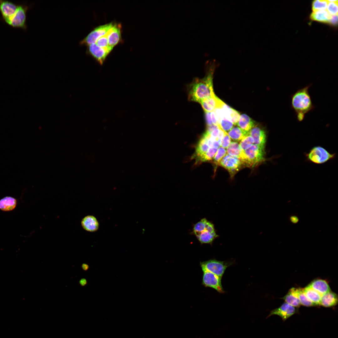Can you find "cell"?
<instances>
[{
    "instance_id": "19",
    "label": "cell",
    "mask_w": 338,
    "mask_h": 338,
    "mask_svg": "<svg viewBox=\"0 0 338 338\" xmlns=\"http://www.w3.org/2000/svg\"><path fill=\"white\" fill-rule=\"evenodd\" d=\"M237 125L243 131L248 133L250 130L255 125V121L247 115L242 114L240 115Z\"/></svg>"
},
{
    "instance_id": "25",
    "label": "cell",
    "mask_w": 338,
    "mask_h": 338,
    "mask_svg": "<svg viewBox=\"0 0 338 338\" xmlns=\"http://www.w3.org/2000/svg\"><path fill=\"white\" fill-rule=\"evenodd\" d=\"M16 200L11 197H6L0 200V209L4 211L13 210L17 205Z\"/></svg>"
},
{
    "instance_id": "10",
    "label": "cell",
    "mask_w": 338,
    "mask_h": 338,
    "mask_svg": "<svg viewBox=\"0 0 338 338\" xmlns=\"http://www.w3.org/2000/svg\"><path fill=\"white\" fill-rule=\"evenodd\" d=\"M220 165L227 169L231 177H233L242 166L241 161L238 158L226 154L219 162Z\"/></svg>"
},
{
    "instance_id": "32",
    "label": "cell",
    "mask_w": 338,
    "mask_h": 338,
    "mask_svg": "<svg viewBox=\"0 0 338 338\" xmlns=\"http://www.w3.org/2000/svg\"><path fill=\"white\" fill-rule=\"evenodd\" d=\"M218 149L214 148H210L199 161L203 162L211 160L213 158Z\"/></svg>"
},
{
    "instance_id": "39",
    "label": "cell",
    "mask_w": 338,
    "mask_h": 338,
    "mask_svg": "<svg viewBox=\"0 0 338 338\" xmlns=\"http://www.w3.org/2000/svg\"><path fill=\"white\" fill-rule=\"evenodd\" d=\"M337 21L338 14L332 15V17L329 23L333 25H335L337 24Z\"/></svg>"
},
{
    "instance_id": "18",
    "label": "cell",
    "mask_w": 338,
    "mask_h": 338,
    "mask_svg": "<svg viewBox=\"0 0 338 338\" xmlns=\"http://www.w3.org/2000/svg\"><path fill=\"white\" fill-rule=\"evenodd\" d=\"M337 303V295L330 291L321 296L320 305L330 307L336 305Z\"/></svg>"
},
{
    "instance_id": "5",
    "label": "cell",
    "mask_w": 338,
    "mask_h": 338,
    "mask_svg": "<svg viewBox=\"0 0 338 338\" xmlns=\"http://www.w3.org/2000/svg\"><path fill=\"white\" fill-rule=\"evenodd\" d=\"M29 7L24 4H19L13 16L6 23L13 28L26 30L27 13Z\"/></svg>"
},
{
    "instance_id": "4",
    "label": "cell",
    "mask_w": 338,
    "mask_h": 338,
    "mask_svg": "<svg viewBox=\"0 0 338 338\" xmlns=\"http://www.w3.org/2000/svg\"><path fill=\"white\" fill-rule=\"evenodd\" d=\"M234 263L233 260L221 261L212 259L201 262L200 265L202 270L208 271L222 279L226 269Z\"/></svg>"
},
{
    "instance_id": "11",
    "label": "cell",
    "mask_w": 338,
    "mask_h": 338,
    "mask_svg": "<svg viewBox=\"0 0 338 338\" xmlns=\"http://www.w3.org/2000/svg\"><path fill=\"white\" fill-rule=\"evenodd\" d=\"M298 308L285 302L279 307L271 311L266 318L273 315H277L279 316L283 321H285L293 315L298 313Z\"/></svg>"
},
{
    "instance_id": "13",
    "label": "cell",
    "mask_w": 338,
    "mask_h": 338,
    "mask_svg": "<svg viewBox=\"0 0 338 338\" xmlns=\"http://www.w3.org/2000/svg\"><path fill=\"white\" fill-rule=\"evenodd\" d=\"M248 135L253 138L254 144L265 148L266 135L262 128L255 125L249 131Z\"/></svg>"
},
{
    "instance_id": "26",
    "label": "cell",
    "mask_w": 338,
    "mask_h": 338,
    "mask_svg": "<svg viewBox=\"0 0 338 338\" xmlns=\"http://www.w3.org/2000/svg\"><path fill=\"white\" fill-rule=\"evenodd\" d=\"M227 133L231 139L237 142L241 141L248 135V133L244 132L238 126H233Z\"/></svg>"
},
{
    "instance_id": "31",
    "label": "cell",
    "mask_w": 338,
    "mask_h": 338,
    "mask_svg": "<svg viewBox=\"0 0 338 338\" xmlns=\"http://www.w3.org/2000/svg\"><path fill=\"white\" fill-rule=\"evenodd\" d=\"M326 8L327 11L331 15L338 14V0H329Z\"/></svg>"
},
{
    "instance_id": "20",
    "label": "cell",
    "mask_w": 338,
    "mask_h": 338,
    "mask_svg": "<svg viewBox=\"0 0 338 338\" xmlns=\"http://www.w3.org/2000/svg\"><path fill=\"white\" fill-rule=\"evenodd\" d=\"M197 239L202 244L212 243L213 240L218 235L216 232H212L206 229L202 232L195 235Z\"/></svg>"
},
{
    "instance_id": "22",
    "label": "cell",
    "mask_w": 338,
    "mask_h": 338,
    "mask_svg": "<svg viewBox=\"0 0 338 338\" xmlns=\"http://www.w3.org/2000/svg\"><path fill=\"white\" fill-rule=\"evenodd\" d=\"M289 290L297 297L301 305L307 307L315 306L306 296L303 291V289L292 288Z\"/></svg>"
},
{
    "instance_id": "21",
    "label": "cell",
    "mask_w": 338,
    "mask_h": 338,
    "mask_svg": "<svg viewBox=\"0 0 338 338\" xmlns=\"http://www.w3.org/2000/svg\"><path fill=\"white\" fill-rule=\"evenodd\" d=\"M227 154L239 159L241 161L244 157V151L240 148L239 144L237 142L232 141L226 148Z\"/></svg>"
},
{
    "instance_id": "23",
    "label": "cell",
    "mask_w": 338,
    "mask_h": 338,
    "mask_svg": "<svg viewBox=\"0 0 338 338\" xmlns=\"http://www.w3.org/2000/svg\"><path fill=\"white\" fill-rule=\"evenodd\" d=\"M332 17L326 10L313 11L310 14L311 19L319 22L329 23Z\"/></svg>"
},
{
    "instance_id": "30",
    "label": "cell",
    "mask_w": 338,
    "mask_h": 338,
    "mask_svg": "<svg viewBox=\"0 0 338 338\" xmlns=\"http://www.w3.org/2000/svg\"><path fill=\"white\" fill-rule=\"evenodd\" d=\"M254 143L253 138L248 135L240 141L239 145L241 149L244 151L253 145Z\"/></svg>"
},
{
    "instance_id": "27",
    "label": "cell",
    "mask_w": 338,
    "mask_h": 338,
    "mask_svg": "<svg viewBox=\"0 0 338 338\" xmlns=\"http://www.w3.org/2000/svg\"><path fill=\"white\" fill-rule=\"evenodd\" d=\"M281 299H283L285 302L297 308H299L301 305L297 297L293 294L289 290L287 294Z\"/></svg>"
},
{
    "instance_id": "41",
    "label": "cell",
    "mask_w": 338,
    "mask_h": 338,
    "mask_svg": "<svg viewBox=\"0 0 338 338\" xmlns=\"http://www.w3.org/2000/svg\"><path fill=\"white\" fill-rule=\"evenodd\" d=\"M81 267L82 269L84 271L87 270L89 268V265L86 263L83 264L81 265Z\"/></svg>"
},
{
    "instance_id": "29",
    "label": "cell",
    "mask_w": 338,
    "mask_h": 338,
    "mask_svg": "<svg viewBox=\"0 0 338 338\" xmlns=\"http://www.w3.org/2000/svg\"><path fill=\"white\" fill-rule=\"evenodd\" d=\"M207 221L208 220L206 218H203L194 225L193 233L195 235L202 232L206 229Z\"/></svg>"
},
{
    "instance_id": "3",
    "label": "cell",
    "mask_w": 338,
    "mask_h": 338,
    "mask_svg": "<svg viewBox=\"0 0 338 338\" xmlns=\"http://www.w3.org/2000/svg\"><path fill=\"white\" fill-rule=\"evenodd\" d=\"M264 148L253 144L244 151V158L242 162L243 166L253 167L265 160Z\"/></svg>"
},
{
    "instance_id": "36",
    "label": "cell",
    "mask_w": 338,
    "mask_h": 338,
    "mask_svg": "<svg viewBox=\"0 0 338 338\" xmlns=\"http://www.w3.org/2000/svg\"><path fill=\"white\" fill-rule=\"evenodd\" d=\"M239 113L236 110L232 109L230 116V121L234 125H237L240 117Z\"/></svg>"
},
{
    "instance_id": "17",
    "label": "cell",
    "mask_w": 338,
    "mask_h": 338,
    "mask_svg": "<svg viewBox=\"0 0 338 338\" xmlns=\"http://www.w3.org/2000/svg\"><path fill=\"white\" fill-rule=\"evenodd\" d=\"M308 286L321 295L331 291L327 282L320 279L313 280Z\"/></svg>"
},
{
    "instance_id": "14",
    "label": "cell",
    "mask_w": 338,
    "mask_h": 338,
    "mask_svg": "<svg viewBox=\"0 0 338 338\" xmlns=\"http://www.w3.org/2000/svg\"><path fill=\"white\" fill-rule=\"evenodd\" d=\"M121 26L120 24L114 23L110 29L108 36V44L109 47L113 48L121 40Z\"/></svg>"
},
{
    "instance_id": "7",
    "label": "cell",
    "mask_w": 338,
    "mask_h": 338,
    "mask_svg": "<svg viewBox=\"0 0 338 338\" xmlns=\"http://www.w3.org/2000/svg\"><path fill=\"white\" fill-rule=\"evenodd\" d=\"M114 24V23L111 22L96 27L80 41V45L87 46L95 43L97 40L105 35Z\"/></svg>"
},
{
    "instance_id": "34",
    "label": "cell",
    "mask_w": 338,
    "mask_h": 338,
    "mask_svg": "<svg viewBox=\"0 0 338 338\" xmlns=\"http://www.w3.org/2000/svg\"><path fill=\"white\" fill-rule=\"evenodd\" d=\"M234 125L231 121L225 118L221 119L219 122L220 127L227 133L233 127Z\"/></svg>"
},
{
    "instance_id": "16",
    "label": "cell",
    "mask_w": 338,
    "mask_h": 338,
    "mask_svg": "<svg viewBox=\"0 0 338 338\" xmlns=\"http://www.w3.org/2000/svg\"><path fill=\"white\" fill-rule=\"evenodd\" d=\"M81 224L85 230L90 232L96 231L99 228L98 221L92 215H88L83 218L81 221Z\"/></svg>"
},
{
    "instance_id": "28",
    "label": "cell",
    "mask_w": 338,
    "mask_h": 338,
    "mask_svg": "<svg viewBox=\"0 0 338 338\" xmlns=\"http://www.w3.org/2000/svg\"><path fill=\"white\" fill-rule=\"evenodd\" d=\"M328 3V0H314L312 3V10L313 11L325 10L326 9Z\"/></svg>"
},
{
    "instance_id": "37",
    "label": "cell",
    "mask_w": 338,
    "mask_h": 338,
    "mask_svg": "<svg viewBox=\"0 0 338 338\" xmlns=\"http://www.w3.org/2000/svg\"><path fill=\"white\" fill-rule=\"evenodd\" d=\"M231 142V138L227 133L225 132L224 135L221 141V146L225 149L227 148Z\"/></svg>"
},
{
    "instance_id": "24",
    "label": "cell",
    "mask_w": 338,
    "mask_h": 338,
    "mask_svg": "<svg viewBox=\"0 0 338 338\" xmlns=\"http://www.w3.org/2000/svg\"><path fill=\"white\" fill-rule=\"evenodd\" d=\"M303 291L307 298L315 306L320 305L321 295L308 286L303 289Z\"/></svg>"
},
{
    "instance_id": "38",
    "label": "cell",
    "mask_w": 338,
    "mask_h": 338,
    "mask_svg": "<svg viewBox=\"0 0 338 338\" xmlns=\"http://www.w3.org/2000/svg\"><path fill=\"white\" fill-rule=\"evenodd\" d=\"M205 118L207 126L213 125L211 116V112H205Z\"/></svg>"
},
{
    "instance_id": "12",
    "label": "cell",
    "mask_w": 338,
    "mask_h": 338,
    "mask_svg": "<svg viewBox=\"0 0 338 338\" xmlns=\"http://www.w3.org/2000/svg\"><path fill=\"white\" fill-rule=\"evenodd\" d=\"M19 4L10 1L0 0V13L5 23L14 14Z\"/></svg>"
},
{
    "instance_id": "6",
    "label": "cell",
    "mask_w": 338,
    "mask_h": 338,
    "mask_svg": "<svg viewBox=\"0 0 338 338\" xmlns=\"http://www.w3.org/2000/svg\"><path fill=\"white\" fill-rule=\"evenodd\" d=\"M308 160L317 164H321L333 158L334 154H331L320 146L313 147L306 155Z\"/></svg>"
},
{
    "instance_id": "35",
    "label": "cell",
    "mask_w": 338,
    "mask_h": 338,
    "mask_svg": "<svg viewBox=\"0 0 338 338\" xmlns=\"http://www.w3.org/2000/svg\"><path fill=\"white\" fill-rule=\"evenodd\" d=\"M110 29L105 35L99 38L96 41L95 44L99 46L102 48H106L109 47L108 36Z\"/></svg>"
},
{
    "instance_id": "8",
    "label": "cell",
    "mask_w": 338,
    "mask_h": 338,
    "mask_svg": "<svg viewBox=\"0 0 338 338\" xmlns=\"http://www.w3.org/2000/svg\"><path fill=\"white\" fill-rule=\"evenodd\" d=\"M202 271L203 274L202 283L203 285L213 288L220 293L225 292L222 284L221 278L208 271Z\"/></svg>"
},
{
    "instance_id": "40",
    "label": "cell",
    "mask_w": 338,
    "mask_h": 338,
    "mask_svg": "<svg viewBox=\"0 0 338 338\" xmlns=\"http://www.w3.org/2000/svg\"><path fill=\"white\" fill-rule=\"evenodd\" d=\"M80 285L82 286H84L87 284L86 279L84 278H82L79 282Z\"/></svg>"
},
{
    "instance_id": "33",
    "label": "cell",
    "mask_w": 338,
    "mask_h": 338,
    "mask_svg": "<svg viewBox=\"0 0 338 338\" xmlns=\"http://www.w3.org/2000/svg\"><path fill=\"white\" fill-rule=\"evenodd\" d=\"M226 150L225 148L219 147L213 157V162L216 165H218L219 162L223 158L226 154Z\"/></svg>"
},
{
    "instance_id": "15",
    "label": "cell",
    "mask_w": 338,
    "mask_h": 338,
    "mask_svg": "<svg viewBox=\"0 0 338 338\" xmlns=\"http://www.w3.org/2000/svg\"><path fill=\"white\" fill-rule=\"evenodd\" d=\"M222 101L214 94L205 99L200 103L205 112H211L213 111L221 105Z\"/></svg>"
},
{
    "instance_id": "2",
    "label": "cell",
    "mask_w": 338,
    "mask_h": 338,
    "mask_svg": "<svg viewBox=\"0 0 338 338\" xmlns=\"http://www.w3.org/2000/svg\"><path fill=\"white\" fill-rule=\"evenodd\" d=\"M312 84L298 89L291 96V107L294 111L297 120H303L306 115L315 108L309 89Z\"/></svg>"
},
{
    "instance_id": "9",
    "label": "cell",
    "mask_w": 338,
    "mask_h": 338,
    "mask_svg": "<svg viewBox=\"0 0 338 338\" xmlns=\"http://www.w3.org/2000/svg\"><path fill=\"white\" fill-rule=\"evenodd\" d=\"M87 53L92 56L100 65H102L106 57L113 48L109 46L102 48L96 44H92L86 46Z\"/></svg>"
},
{
    "instance_id": "1",
    "label": "cell",
    "mask_w": 338,
    "mask_h": 338,
    "mask_svg": "<svg viewBox=\"0 0 338 338\" xmlns=\"http://www.w3.org/2000/svg\"><path fill=\"white\" fill-rule=\"evenodd\" d=\"M207 66L206 75L202 79L196 78L188 85V100L200 103L214 94L213 89V76L215 63L212 62Z\"/></svg>"
}]
</instances>
